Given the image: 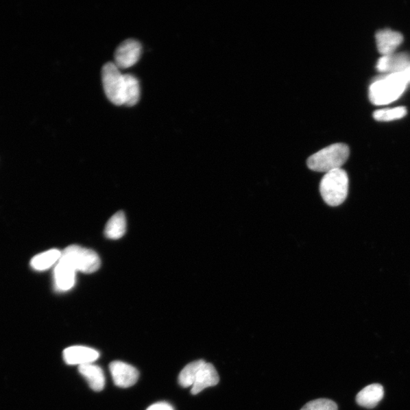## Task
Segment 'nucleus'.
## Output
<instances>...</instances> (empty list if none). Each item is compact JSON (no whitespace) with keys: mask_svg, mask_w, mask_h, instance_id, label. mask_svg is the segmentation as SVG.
I'll return each mask as SVG.
<instances>
[{"mask_svg":"<svg viewBox=\"0 0 410 410\" xmlns=\"http://www.w3.org/2000/svg\"><path fill=\"white\" fill-rule=\"evenodd\" d=\"M407 84L401 73L378 77L370 87V100L374 105L392 103L404 93Z\"/></svg>","mask_w":410,"mask_h":410,"instance_id":"1","label":"nucleus"},{"mask_svg":"<svg viewBox=\"0 0 410 410\" xmlns=\"http://www.w3.org/2000/svg\"><path fill=\"white\" fill-rule=\"evenodd\" d=\"M349 155L350 148L348 145L336 143L312 155L308 159L307 165L312 171L327 173L341 169L348 160Z\"/></svg>","mask_w":410,"mask_h":410,"instance_id":"2","label":"nucleus"},{"mask_svg":"<svg viewBox=\"0 0 410 410\" xmlns=\"http://www.w3.org/2000/svg\"><path fill=\"white\" fill-rule=\"evenodd\" d=\"M349 178L343 169L325 173L320 184V193L322 199L330 206H339L348 197Z\"/></svg>","mask_w":410,"mask_h":410,"instance_id":"3","label":"nucleus"},{"mask_svg":"<svg viewBox=\"0 0 410 410\" xmlns=\"http://www.w3.org/2000/svg\"><path fill=\"white\" fill-rule=\"evenodd\" d=\"M61 258L68 261L76 272L91 274L97 272L101 266L100 258L95 252L77 245L67 247Z\"/></svg>","mask_w":410,"mask_h":410,"instance_id":"4","label":"nucleus"},{"mask_svg":"<svg viewBox=\"0 0 410 410\" xmlns=\"http://www.w3.org/2000/svg\"><path fill=\"white\" fill-rule=\"evenodd\" d=\"M102 82L106 96L117 106L123 105L124 75L114 62H108L102 68Z\"/></svg>","mask_w":410,"mask_h":410,"instance_id":"5","label":"nucleus"},{"mask_svg":"<svg viewBox=\"0 0 410 410\" xmlns=\"http://www.w3.org/2000/svg\"><path fill=\"white\" fill-rule=\"evenodd\" d=\"M143 52V46L136 40L128 39L120 45L115 52V65L119 69H128L136 65Z\"/></svg>","mask_w":410,"mask_h":410,"instance_id":"6","label":"nucleus"},{"mask_svg":"<svg viewBox=\"0 0 410 410\" xmlns=\"http://www.w3.org/2000/svg\"><path fill=\"white\" fill-rule=\"evenodd\" d=\"M110 371L114 384L119 387H130L136 385L138 380L139 373L136 367L123 362L111 363Z\"/></svg>","mask_w":410,"mask_h":410,"instance_id":"7","label":"nucleus"},{"mask_svg":"<svg viewBox=\"0 0 410 410\" xmlns=\"http://www.w3.org/2000/svg\"><path fill=\"white\" fill-rule=\"evenodd\" d=\"M100 357L95 349L84 346H73L63 351V359L68 365H83L94 363Z\"/></svg>","mask_w":410,"mask_h":410,"instance_id":"8","label":"nucleus"},{"mask_svg":"<svg viewBox=\"0 0 410 410\" xmlns=\"http://www.w3.org/2000/svg\"><path fill=\"white\" fill-rule=\"evenodd\" d=\"M410 62V55L406 52L383 56L378 60L376 69L381 73H400Z\"/></svg>","mask_w":410,"mask_h":410,"instance_id":"9","label":"nucleus"},{"mask_svg":"<svg viewBox=\"0 0 410 410\" xmlns=\"http://www.w3.org/2000/svg\"><path fill=\"white\" fill-rule=\"evenodd\" d=\"M75 272L76 271L70 265L68 261L60 258L54 271V282L56 291L65 292L72 289L75 285Z\"/></svg>","mask_w":410,"mask_h":410,"instance_id":"10","label":"nucleus"},{"mask_svg":"<svg viewBox=\"0 0 410 410\" xmlns=\"http://www.w3.org/2000/svg\"><path fill=\"white\" fill-rule=\"evenodd\" d=\"M376 44L378 52L383 56L391 55L394 53L402 40L404 36L398 32L391 29L379 30L376 34Z\"/></svg>","mask_w":410,"mask_h":410,"instance_id":"11","label":"nucleus"},{"mask_svg":"<svg viewBox=\"0 0 410 410\" xmlns=\"http://www.w3.org/2000/svg\"><path fill=\"white\" fill-rule=\"evenodd\" d=\"M220 381V377L215 367V366L210 363H205L197 376L191 393L193 395L201 393L205 388L209 387H213L217 385Z\"/></svg>","mask_w":410,"mask_h":410,"instance_id":"12","label":"nucleus"},{"mask_svg":"<svg viewBox=\"0 0 410 410\" xmlns=\"http://www.w3.org/2000/svg\"><path fill=\"white\" fill-rule=\"evenodd\" d=\"M384 388L379 384H372L365 387L357 396L359 406L365 408L376 407L384 398Z\"/></svg>","mask_w":410,"mask_h":410,"instance_id":"13","label":"nucleus"},{"mask_svg":"<svg viewBox=\"0 0 410 410\" xmlns=\"http://www.w3.org/2000/svg\"><path fill=\"white\" fill-rule=\"evenodd\" d=\"M79 372L86 378L92 390L101 391L105 386V377L101 367L91 363L79 366Z\"/></svg>","mask_w":410,"mask_h":410,"instance_id":"14","label":"nucleus"},{"mask_svg":"<svg viewBox=\"0 0 410 410\" xmlns=\"http://www.w3.org/2000/svg\"><path fill=\"white\" fill-rule=\"evenodd\" d=\"M140 84L136 77L132 75H124L123 105L133 107L140 99Z\"/></svg>","mask_w":410,"mask_h":410,"instance_id":"15","label":"nucleus"},{"mask_svg":"<svg viewBox=\"0 0 410 410\" xmlns=\"http://www.w3.org/2000/svg\"><path fill=\"white\" fill-rule=\"evenodd\" d=\"M61 256L62 252L58 250L40 253L32 259L31 266L33 269L38 272L47 270L60 261Z\"/></svg>","mask_w":410,"mask_h":410,"instance_id":"16","label":"nucleus"},{"mask_svg":"<svg viewBox=\"0 0 410 410\" xmlns=\"http://www.w3.org/2000/svg\"><path fill=\"white\" fill-rule=\"evenodd\" d=\"M126 230L125 217L122 211L112 216L106 226L105 235L111 239H118L125 234Z\"/></svg>","mask_w":410,"mask_h":410,"instance_id":"17","label":"nucleus"},{"mask_svg":"<svg viewBox=\"0 0 410 410\" xmlns=\"http://www.w3.org/2000/svg\"><path fill=\"white\" fill-rule=\"evenodd\" d=\"M206 362L204 360H197V361L191 363L181 371L179 376V383L182 387H193L196 380L197 373L202 365Z\"/></svg>","mask_w":410,"mask_h":410,"instance_id":"18","label":"nucleus"},{"mask_svg":"<svg viewBox=\"0 0 410 410\" xmlns=\"http://www.w3.org/2000/svg\"><path fill=\"white\" fill-rule=\"evenodd\" d=\"M407 110L405 107H397L394 108L381 109L373 112V117L378 121H393L405 117Z\"/></svg>","mask_w":410,"mask_h":410,"instance_id":"19","label":"nucleus"},{"mask_svg":"<svg viewBox=\"0 0 410 410\" xmlns=\"http://www.w3.org/2000/svg\"><path fill=\"white\" fill-rule=\"evenodd\" d=\"M301 410H337V405L333 400L317 399L309 402Z\"/></svg>","mask_w":410,"mask_h":410,"instance_id":"20","label":"nucleus"},{"mask_svg":"<svg viewBox=\"0 0 410 410\" xmlns=\"http://www.w3.org/2000/svg\"><path fill=\"white\" fill-rule=\"evenodd\" d=\"M147 410H174V409L167 402H159L150 406Z\"/></svg>","mask_w":410,"mask_h":410,"instance_id":"21","label":"nucleus"},{"mask_svg":"<svg viewBox=\"0 0 410 410\" xmlns=\"http://www.w3.org/2000/svg\"><path fill=\"white\" fill-rule=\"evenodd\" d=\"M402 75H404L405 80H407V83L410 82V62L409 63V65L407 66V67L405 69V70L404 71V72L401 73Z\"/></svg>","mask_w":410,"mask_h":410,"instance_id":"22","label":"nucleus"}]
</instances>
